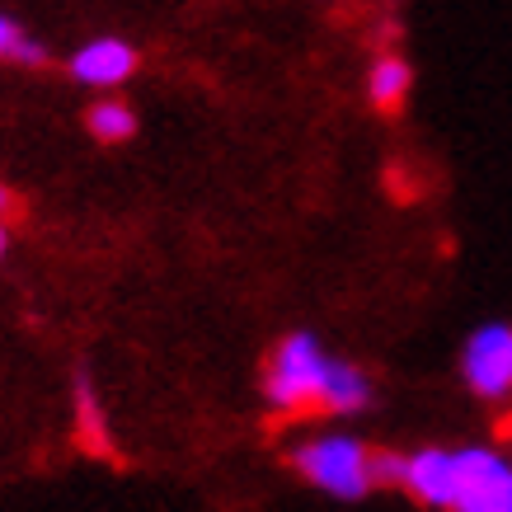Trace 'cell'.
<instances>
[{
    "label": "cell",
    "mask_w": 512,
    "mask_h": 512,
    "mask_svg": "<svg viewBox=\"0 0 512 512\" xmlns=\"http://www.w3.org/2000/svg\"><path fill=\"white\" fill-rule=\"evenodd\" d=\"M404 489L447 512H512V466L489 447H423L409 456Z\"/></svg>",
    "instance_id": "6da1fadb"
},
{
    "label": "cell",
    "mask_w": 512,
    "mask_h": 512,
    "mask_svg": "<svg viewBox=\"0 0 512 512\" xmlns=\"http://www.w3.org/2000/svg\"><path fill=\"white\" fill-rule=\"evenodd\" d=\"M334 357L320 348L311 329H296L287 334L278 348V357L268 362L264 376V395L278 414H325L320 395H325V376Z\"/></svg>",
    "instance_id": "7a4b0ae2"
},
{
    "label": "cell",
    "mask_w": 512,
    "mask_h": 512,
    "mask_svg": "<svg viewBox=\"0 0 512 512\" xmlns=\"http://www.w3.org/2000/svg\"><path fill=\"white\" fill-rule=\"evenodd\" d=\"M367 456L372 447L357 442L348 433H325V437H311L292 451V466L301 480H311L315 489H325L334 498H367L372 494V470H367Z\"/></svg>",
    "instance_id": "3957f363"
},
{
    "label": "cell",
    "mask_w": 512,
    "mask_h": 512,
    "mask_svg": "<svg viewBox=\"0 0 512 512\" xmlns=\"http://www.w3.org/2000/svg\"><path fill=\"white\" fill-rule=\"evenodd\" d=\"M461 376L480 400H503L512 390V325H480L466 339Z\"/></svg>",
    "instance_id": "277c9868"
},
{
    "label": "cell",
    "mask_w": 512,
    "mask_h": 512,
    "mask_svg": "<svg viewBox=\"0 0 512 512\" xmlns=\"http://www.w3.org/2000/svg\"><path fill=\"white\" fill-rule=\"evenodd\" d=\"M137 71V52L123 38H94L71 57V76L80 85H94V90H109V85H123L127 76Z\"/></svg>",
    "instance_id": "5b68a950"
},
{
    "label": "cell",
    "mask_w": 512,
    "mask_h": 512,
    "mask_svg": "<svg viewBox=\"0 0 512 512\" xmlns=\"http://www.w3.org/2000/svg\"><path fill=\"white\" fill-rule=\"evenodd\" d=\"M409 90H414V66L404 62V57H381L367 71V104L381 118H395L409 104Z\"/></svg>",
    "instance_id": "8992f818"
},
{
    "label": "cell",
    "mask_w": 512,
    "mask_h": 512,
    "mask_svg": "<svg viewBox=\"0 0 512 512\" xmlns=\"http://www.w3.org/2000/svg\"><path fill=\"white\" fill-rule=\"evenodd\" d=\"M372 404V381L367 372H357L353 362H329V376H325V395H320V409L325 414H362Z\"/></svg>",
    "instance_id": "52a82bcc"
},
{
    "label": "cell",
    "mask_w": 512,
    "mask_h": 512,
    "mask_svg": "<svg viewBox=\"0 0 512 512\" xmlns=\"http://www.w3.org/2000/svg\"><path fill=\"white\" fill-rule=\"evenodd\" d=\"M85 127H90V137L99 141H127L132 132H137V113L127 109L123 99H99L90 113H85Z\"/></svg>",
    "instance_id": "ba28073f"
},
{
    "label": "cell",
    "mask_w": 512,
    "mask_h": 512,
    "mask_svg": "<svg viewBox=\"0 0 512 512\" xmlns=\"http://www.w3.org/2000/svg\"><path fill=\"white\" fill-rule=\"evenodd\" d=\"M367 470H372V489H404V470H409V456L400 451H376L367 456Z\"/></svg>",
    "instance_id": "9c48e42d"
},
{
    "label": "cell",
    "mask_w": 512,
    "mask_h": 512,
    "mask_svg": "<svg viewBox=\"0 0 512 512\" xmlns=\"http://www.w3.org/2000/svg\"><path fill=\"white\" fill-rule=\"evenodd\" d=\"M76 404H80V433L90 437L94 451H109V437H104V423H99V404H94L85 376H80V386H76Z\"/></svg>",
    "instance_id": "30bf717a"
},
{
    "label": "cell",
    "mask_w": 512,
    "mask_h": 512,
    "mask_svg": "<svg viewBox=\"0 0 512 512\" xmlns=\"http://www.w3.org/2000/svg\"><path fill=\"white\" fill-rule=\"evenodd\" d=\"M19 38H24V33H19V24L10 15H0V57H10V52H15V43Z\"/></svg>",
    "instance_id": "8fae6325"
},
{
    "label": "cell",
    "mask_w": 512,
    "mask_h": 512,
    "mask_svg": "<svg viewBox=\"0 0 512 512\" xmlns=\"http://www.w3.org/2000/svg\"><path fill=\"white\" fill-rule=\"evenodd\" d=\"M5 212H10V193L0 188V217H5Z\"/></svg>",
    "instance_id": "7c38bea8"
},
{
    "label": "cell",
    "mask_w": 512,
    "mask_h": 512,
    "mask_svg": "<svg viewBox=\"0 0 512 512\" xmlns=\"http://www.w3.org/2000/svg\"><path fill=\"white\" fill-rule=\"evenodd\" d=\"M5 240H10V231H5V226H0V254H5Z\"/></svg>",
    "instance_id": "4fadbf2b"
}]
</instances>
